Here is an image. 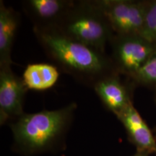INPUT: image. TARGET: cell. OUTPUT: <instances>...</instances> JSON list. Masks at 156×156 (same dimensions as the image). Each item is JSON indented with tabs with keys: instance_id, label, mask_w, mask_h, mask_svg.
<instances>
[{
	"instance_id": "1",
	"label": "cell",
	"mask_w": 156,
	"mask_h": 156,
	"mask_svg": "<svg viewBox=\"0 0 156 156\" xmlns=\"http://www.w3.org/2000/svg\"><path fill=\"white\" fill-rule=\"evenodd\" d=\"M33 30L48 57L80 83L93 88L102 78L118 73L106 52L68 38L56 28Z\"/></svg>"
},
{
	"instance_id": "2",
	"label": "cell",
	"mask_w": 156,
	"mask_h": 156,
	"mask_svg": "<svg viewBox=\"0 0 156 156\" xmlns=\"http://www.w3.org/2000/svg\"><path fill=\"white\" fill-rule=\"evenodd\" d=\"M77 108L73 102L56 110L23 114L10 125L15 147L30 155L51 150L63 139Z\"/></svg>"
},
{
	"instance_id": "3",
	"label": "cell",
	"mask_w": 156,
	"mask_h": 156,
	"mask_svg": "<svg viewBox=\"0 0 156 156\" xmlns=\"http://www.w3.org/2000/svg\"><path fill=\"white\" fill-rule=\"evenodd\" d=\"M56 29L68 38L103 52L115 35L93 0L75 1Z\"/></svg>"
},
{
	"instance_id": "4",
	"label": "cell",
	"mask_w": 156,
	"mask_h": 156,
	"mask_svg": "<svg viewBox=\"0 0 156 156\" xmlns=\"http://www.w3.org/2000/svg\"><path fill=\"white\" fill-rule=\"evenodd\" d=\"M110 46L116 71L130 80L156 51L155 44L138 34H115Z\"/></svg>"
},
{
	"instance_id": "5",
	"label": "cell",
	"mask_w": 156,
	"mask_h": 156,
	"mask_svg": "<svg viewBox=\"0 0 156 156\" xmlns=\"http://www.w3.org/2000/svg\"><path fill=\"white\" fill-rule=\"evenodd\" d=\"M116 35H141L147 0H93Z\"/></svg>"
},
{
	"instance_id": "6",
	"label": "cell",
	"mask_w": 156,
	"mask_h": 156,
	"mask_svg": "<svg viewBox=\"0 0 156 156\" xmlns=\"http://www.w3.org/2000/svg\"><path fill=\"white\" fill-rule=\"evenodd\" d=\"M23 79L13 73L11 66L0 67V124L17 119L23 114L28 92Z\"/></svg>"
},
{
	"instance_id": "7",
	"label": "cell",
	"mask_w": 156,
	"mask_h": 156,
	"mask_svg": "<svg viewBox=\"0 0 156 156\" xmlns=\"http://www.w3.org/2000/svg\"><path fill=\"white\" fill-rule=\"evenodd\" d=\"M114 73L100 80L93 89L107 110L115 116L133 104V95L136 85L130 79H122Z\"/></svg>"
},
{
	"instance_id": "8",
	"label": "cell",
	"mask_w": 156,
	"mask_h": 156,
	"mask_svg": "<svg viewBox=\"0 0 156 156\" xmlns=\"http://www.w3.org/2000/svg\"><path fill=\"white\" fill-rule=\"evenodd\" d=\"M73 0H25L23 9L34 25L33 29L56 28L73 7Z\"/></svg>"
},
{
	"instance_id": "9",
	"label": "cell",
	"mask_w": 156,
	"mask_h": 156,
	"mask_svg": "<svg viewBox=\"0 0 156 156\" xmlns=\"http://www.w3.org/2000/svg\"><path fill=\"white\" fill-rule=\"evenodd\" d=\"M125 129L129 142L136 151H143L156 155V139L143 118L134 106L130 105L116 116Z\"/></svg>"
},
{
	"instance_id": "10",
	"label": "cell",
	"mask_w": 156,
	"mask_h": 156,
	"mask_svg": "<svg viewBox=\"0 0 156 156\" xmlns=\"http://www.w3.org/2000/svg\"><path fill=\"white\" fill-rule=\"evenodd\" d=\"M20 24V15L12 7L0 1V67L13 63L12 50Z\"/></svg>"
},
{
	"instance_id": "11",
	"label": "cell",
	"mask_w": 156,
	"mask_h": 156,
	"mask_svg": "<svg viewBox=\"0 0 156 156\" xmlns=\"http://www.w3.org/2000/svg\"><path fill=\"white\" fill-rule=\"evenodd\" d=\"M59 77L58 68L47 63H36L27 65L23 74V80L28 90H47L54 87Z\"/></svg>"
},
{
	"instance_id": "12",
	"label": "cell",
	"mask_w": 156,
	"mask_h": 156,
	"mask_svg": "<svg viewBox=\"0 0 156 156\" xmlns=\"http://www.w3.org/2000/svg\"><path fill=\"white\" fill-rule=\"evenodd\" d=\"M131 80L136 86L156 89V51L150 57Z\"/></svg>"
},
{
	"instance_id": "13",
	"label": "cell",
	"mask_w": 156,
	"mask_h": 156,
	"mask_svg": "<svg viewBox=\"0 0 156 156\" xmlns=\"http://www.w3.org/2000/svg\"><path fill=\"white\" fill-rule=\"evenodd\" d=\"M142 36L156 44V0H147Z\"/></svg>"
},
{
	"instance_id": "14",
	"label": "cell",
	"mask_w": 156,
	"mask_h": 156,
	"mask_svg": "<svg viewBox=\"0 0 156 156\" xmlns=\"http://www.w3.org/2000/svg\"><path fill=\"white\" fill-rule=\"evenodd\" d=\"M151 154L143 151H136V153L132 156H150Z\"/></svg>"
},
{
	"instance_id": "15",
	"label": "cell",
	"mask_w": 156,
	"mask_h": 156,
	"mask_svg": "<svg viewBox=\"0 0 156 156\" xmlns=\"http://www.w3.org/2000/svg\"><path fill=\"white\" fill-rule=\"evenodd\" d=\"M154 101H155V103L156 105V89L154 90Z\"/></svg>"
},
{
	"instance_id": "16",
	"label": "cell",
	"mask_w": 156,
	"mask_h": 156,
	"mask_svg": "<svg viewBox=\"0 0 156 156\" xmlns=\"http://www.w3.org/2000/svg\"><path fill=\"white\" fill-rule=\"evenodd\" d=\"M153 133H154V135H155V139H156V126L155 127V129H154Z\"/></svg>"
}]
</instances>
